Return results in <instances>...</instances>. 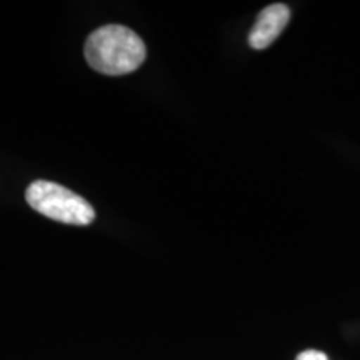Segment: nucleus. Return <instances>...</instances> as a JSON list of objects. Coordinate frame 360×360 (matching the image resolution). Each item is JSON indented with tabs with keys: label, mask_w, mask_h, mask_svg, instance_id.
<instances>
[{
	"label": "nucleus",
	"mask_w": 360,
	"mask_h": 360,
	"mask_svg": "<svg viewBox=\"0 0 360 360\" xmlns=\"http://www.w3.org/2000/svg\"><path fill=\"white\" fill-rule=\"evenodd\" d=\"M87 64L105 75H125L146 60V44L124 25H103L94 30L84 47Z\"/></svg>",
	"instance_id": "obj_1"
},
{
	"label": "nucleus",
	"mask_w": 360,
	"mask_h": 360,
	"mask_svg": "<svg viewBox=\"0 0 360 360\" xmlns=\"http://www.w3.org/2000/svg\"><path fill=\"white\" fill-rule=\"evenodd\" d=\"M25 199L35 212L62 224L89 225L96 219V210L84 197L51 180L30 184Z\"/></svg>",
	"instance_id": "obj_2"
},
{
	"label": "nucleus",
	"mask_w": 360,
	"mask_h": 360,
	"mask_svg": "<svg viewBox=\"0 0 360 360\" xmlns=\"http://www.w3.org/2000/svg\"><path fill=\"white\" fill-rule=\"evenodd\" d=\"M290 8L283 4H272L259 13L249 34V44L255 51L267 49L289 24Z\"/></svg>",
	"instance_id": "obj_3"
},
{
	"label": "nucleus",
	"mask_w": 360,
	"mask_h": 360,
	"mask_svg": "<svg viewBox=\"0 0 360 360\" xmlns=\"http://www.w3.org/2000/svg\"><path fill=\"white\" fill-rule=\"evenodd\" d=\"M297 360H328L327 355L319 350H305V352L297 355Z\"/></svg>",
	"instance_id": "obj_4"
}]
</instances>
